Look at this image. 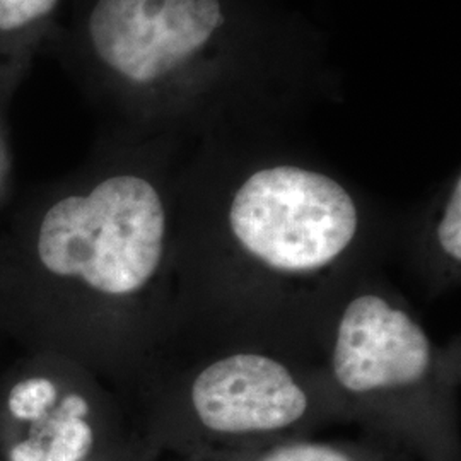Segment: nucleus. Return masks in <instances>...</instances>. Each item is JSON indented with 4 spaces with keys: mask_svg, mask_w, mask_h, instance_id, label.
<instances>
[{
    "mask_svg": "<svg viewBox=\"0 0 461 461\" xmlns=\"http://www.w3.org/2000/svg\"><path fill=\"white\" fill-rule=\"evenodd\" d=\"M165 234V207L156 188L122 175L86 197L53 203L41 219L34 253L53 277L79 280L104 296H131L158 272Z\"/></svg>",
    "mask_w": 461,
    "mask_h": 461,
    "instance_id": "1",
    "label": "nucleus"
},
{
    "mask_svg": "<svg viewBox=\"0 0 461 461\" xmlns=\"http://www.w3.org/2000/svg\"><path fill=\"white\" fill-rule=\"evenodd\" d=\"M357 222L356 203L342 185L296 166L251 175L230 211L240 245L280 272H314L331 264L352 243Z\"/></svg>",
    "mask_w": 461,
    "mask_h": 461,
    "instance_id": "2",
    "label": "nucleus"
},
{
    "mask_svg": "<svg viewBox=\"0 0 461 461\" xmlns=\"http://www.w3.org/2000/svg\"><path fill=\"white\" fill-rule=\"evenodd\" d=\"M198 428L219 439H248L296 428L310 400L287 367L258 354L211 364L192 386Z\"/></svg>",
    "mask_w": 461,
    "mask_h": 461,
    "instance_id": "3",
    "label": "nucleus"
},
{
    "mask_svg": "<svg viewBox=\"0 0 461 461\" xmlns=\"http://www.w3.org/2000/svg\"><path fill=\"white\" fill-rule=\"evenodd\" d=\"M428 335L383 297H356L342 314L333 348L335 378L350 393L396 390L426 376Z\"/></svg>",
    "mask_w": 461,
    "mask_h": 461,
    "instance_id": "4",
    "label": "nucleus"
},
{
    "mask_svg": "<svg viewBox=\"0 0 461 461\" xmlns=\"http://www.w3.org/2000/svg\"><path fill=\"white\" fill-rule=\"evenodd\" d=\"M101 451L89 400L53 379H19L0 409V461H86Z\"/></svg>",
    "mask_w": 461,
    "mask_h": 461,
    "instance_id": "5",
    "label": "nucleus"
},
{
    "mask_svg": "<svg viewBox=\"0 0 461 461\" xmlns=\"http://www.w3.org/2000/svg\"><path fill=\"white\" fill-rule=\"evenodd\" d=\"M247 461H364L354 451L340 446L294 441L267 447Z\"/></svg>",
    "mask_w": 461,
    "mask_h": 461,
    "instance_id": "6",
    "label": "nucleus"
},
{
    "mask_svg": "<svg viewBox=\"0 0 461 461\" xmlns=\"http://www.w3.org/2000/svg\"><path fill=\"white\" fill-rule=\"evenodd\" d=\"M57 0H0V32L19 30L47 16Z\"/></svg>",
    "mask_w": 461,
    "mask_h": 461,
    "instance_id": "7",
    "label": "nucleus"
},
{
    "mask_svg": "<svg viewBox=\"0 0 461 461\" xmlns=\"http://www.w3.org/2000/svg\"><path fill=\"white\" fill-rule=\"evenodd\" d=\"M438 240L446 253L460 262L461 260V182L458 180L447 202L445 215L438 228Z\"/></svg>",
    "mask_w": 461,
    "mask_h": 461,
    "instance_id": "8",
    "label": "nucleus"
},
{
    "mask_svg": "<svg viewBox=\"0 0 461 461\" xmlns=\"http://www.w3.org/2000/svg\"><path fill=\"white\" fill-rule=\"evenodd\" d=\"M86 461H115V458H104L103 456V449H101L95 456H91V458H87Z\"/></svg>",
    "mask_w": 461,
    "mask_h": 461,
    "instance_id": "9",
    "label": "nucleus"
}]
</instances>
